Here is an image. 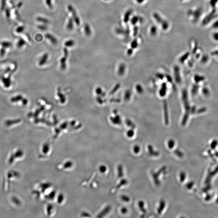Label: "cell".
<instances>
[{
	"label": "cell",
	"mask_w": 218,
	"mask_h": 218,
	"mask_svg": "<svg viewBox=\"0 0 218 218\" xmlns=\"http://www.w3.org/2000/svg\"><path fill=\"white\" fill-rule=\"evenodd\" d=\"M166 170V166H164L161 167L157 172L152 171V177L154 180V183L156 185H160V182L159 180V178L160 175L162 173L165 172Z\"/></svg>",
	"instance_id": "1"
},
{
	"label": "cell",
	"mask_w": 218,
	"mask_h": 218,
	"mask_svg": "<svg viewBox=\"0 0 218 218\" xmlns=\"http://www.w3.org/2000/svg\"><path fill=\"white\" fill-rule=\"evenodd\" d=\"M68 9L69 11L72 13L73 19L74 22H75L77 25H79L80 24V20L75 9L72 5H69L68 6Z\"/></svg>",
	"instance_id": "2"
},
{
	"label": "cell",
	"mask_w": 218,
	"mask_h": 218,
	"mask_svg": "<svg viewBox=\"0 0 218 218\" xmlns=\"http://www.w3.org/2000/svg\"><path fill=\"white\" fill-rule=\"evenodd\" d=\"M154 17L155 19L157 20V22L160 24H162V28L164 30H166L168 28V25L167 24L166 22H165L164 20L161 19L160 16L158 14L156 13H154Z\"/></svg>",
	"instance_id": "3"
},
{
	"label": "cell",
	"mask_w": 218,
	"mask_h": 218,
	"mask_svg": "<svg viewBox=\"0 0 218 218\" xmlns=\"http://www.w3.org/2000/svg\"><path fill=\"white\" fill-rule=\"evenodd\" d=\"M147 149H148V153L151 156L156 157V156H158L160 155L159 152L155 150L152 146L150 145H148Z\"/></svg>",
	"instance_id": "4"
},
{
	"label": "cell",
	"mask_w": 218,
	"mask_h": 218,
	"mask_svg": "<svg viewBox=\"0 0 218 218\" xmlns=\"http://www.w3.org/2000/svg\"><path fill=\"white\" fill-rule=\"evenodd\" d=\"M215 9H213V11L212 12H211L209 14H208V16H206V17L205 18V19L203 20V24H206V23H208L210 21L212 20L213 19V17H214V16L215 13Z\"/></svg>",
	"instance_id": "5"
},
{
	"label": "cell",
	"mask_w": 218,
	"mask_h": 218,
	"mask_svg": "<svg viewBox=\"0 0 218 218\" xmlns=\"http://www.w3.org/2000/svg\"><path fill=\"white\" fill-rule=\"evenodd\" d=\"M166 206V202L164 200H162L160 201L159 206L157 209L158 213L160 214L162 213Z\"/></svg>",
	"instance_id": "6"
},
{
	"label": "cell",
	"mask_w": 218,
	"mask_h": 218,
	"mask_svg": "<svg viewBox=\"0 0 218 218\" xmlns=\"http://www.w3.org/2000/svg\"><path fill=\"white\" fill-rule=\"evenodd\" d=\"M47 39L49 40V41L52 43L53 45H56L57 43V38H56L54 36L52 35L49 34V33H47L45 35Z\"/></svg>",
	"instance_id": "7"
},
{
	"label": "cell",
	"mask_w": 218,
	"mask_h": 218,
	"mask_svg": "<svg viewBox=\"0 0 218 218\" xmlns=\"http://www.w3.org/2000/svg\"><path fill=\"white\" fill-rule=\"evenodd\" d=\"M74 28V20L72 18H70L68 20L67 25V28L69 30H72Z\"/></svg>",
	"instance_id": "8"
},
{
	"label": "cell",
	"mask_w": 218,
	"mask_h": 218,
	"mask_svg": "<svg viewBox=\"0 0 218 218\" xmlns=\"http://www.w3.org/2000/svg\"><path fill=\"white\" fill-rule=\"evenodd\" d=\"M138 206L139 207L140 210L141 211L142 213L144 214H146L147 213V210L145 208V204L143 201H140L138 202Z\"/></svg>",
	"instance_id": "9"
},
{
	"label": "cell",
	"mask_w": 218,
	"mask_h": 218,
	"mask_svg": "<svg viewBox=\"0 0 218 218\" xmlns=\"http://www.w3.org/2000/svg\"><path fill=\"white\" fill-rule=\"evenodd\" d=\"M84 29H85V32L86 35L87 36H89L91 35V28L88 24H86L85 25L84 27Z\"/></svg>",
	"instance_id": "10"
},
{
	"label": "cell",
	"mask_w": 218,
	"mask_h": 218,
	"mask_svg": "<svg viewBox=\"0 0 218 218\" xmlns=\"http://www.w3.org/2000/svg\"><path fill=\"white\" fill-rule=\"evenodd\" d=\"M48 57V55L46 53L44 55L43 57H41V59L40 60V62H39V64L40 65H43L47 61Z\"/></svg>",
	"instance_id": "11"
},
{
	"label": "cell",
	"mask_w": 218,
	"mask_h": 218,
	"mask_svg": "<svg viewBox=\"0 0 218 218\" xmlns=\"http://www.w3.org/2000/svg\"><path fill=\"white\" fill-rule=\"evenodd\" d=\"M36 20L38 22L44 23V24H47L49 22V20L47 19L44 18V17H37Z\"/></svg>",
	"instance_id": "12"
},
{
	"label": "cell",
	"mask_w": 218,
	"mask_h": 218,
	"mask_svg": "<svg viewBox=\"0 0 218 218\" xmlns=\"http://www.w3.org/2000/svg\"><path fill=\"white\" fill-rule=\"evenodd\" d=\"M174 154L176 155L177 157L180 158H183L184 156L183 153L179 149H176L174 151Z\"/></svg>",
	"instance_id": "13"
},
{
	"label": "cell",
	"mask_w": 218,
	"mask_h": 218,
	"mask_svg": "<svg viewBox=\"0 0 218 218\" xmlns=\"http://www.w3.org/2000/svg\"><path fill=\"white\" fill-rule=\"evenodd\" d=\"M218 3V0H209V4L213 9L216 8Z\"/></svg>",
	"instance_id": "14"
},
{
	"label": "cell",
	"mask_w": 218,
	"mask_h": 218,
	"mask_svg": "<svg viewBox=\"0 0 218 218\" xmlns=\"http://www.w3.org/2000/svg\"><path fill=\"white\" fill-rule=\"evenodd\" d=\"M175 143L174 140L173 139H170L168 142V146L169 149H173L175 146Z\"/></svg>",
	"instance_id": "15"
},
{
	"label": "cell",
	"mask_w": 218,
	"mask_h": 218,
	"mask_svg": "<svg viewBox=\"0 0 218 218\" xmlns=\"http://www.w3.org/2000/svg\"><path fill=\"white\" fill-rule=\"evenodd\" d=\"M25 44H26V42L24 39L21 38H19V41L17 43V46H18V48H21Z\"/></svg>",
	"instance_id": "16"
},
{
	"label": "cell",
	"mask_w": 218,
	"mask_h": 218,
	"mask_svg": "<svg viewBox=\"0 0 218 218\" xmlns=\"http://www.w3.org/2000/svg\"><path fill=\"white\" fill-rule=\"evenodd\" d=\"M75 42L74 41L72 40H69L66 42H65V46H67V47H70V46H72L74 45Z\"/></svg>",
	"instance_id": "17"
},
{
	"label": "cell",
	"mask_w": 218,
	"mask_h": 218,
	"mask_svg": "<svg viewBox=\"0 0 218 218\" xmlns=\"http://www.w3.org/2000/svg\"><path fill=\"white\" fill-rule=\"evenodd\" d=\"M1 45L3 48H9L12 46V44L7 41H3L1 43Z\"/></svg>",
	"instance_id": "18"
},
{
	"label": "cell",
	"mask_w": 218,
	"mask_h": 218,
	"mask_svg": "<svg viewBox=\"0 0 218 218\" xmlns=\"http://www.w3.org/2000/svg\"><path fill=\"white\" fill-rule=\"evenodd\" d=\"M186 178V174L184 172H181L179 175V178H180V181L183 182L185 180Z\"/></svg>",
	"instance_id": "19"
},
{
	"label": "cell",
	"mask_w": 218,
	"mask_h": 218,
	"mask_svg": "<svg viewBox=\"0 0 218 218\" xmlns=\"http://www.w3.org/2000/svg\"><path fill=\"white\" fill-rule=\"evenodd\" d=\"M22 96H18L11 98V101L13 102H15L20 101V100H22Z\"/></svg>",
	"instance_id": "20"
},
{
	"label": "cell",
	"mask_w": 218,
	"mask_h": 218,
	"mask_svg": "<svg viewBox=\"0 0 218 218\" xmlns=\"http://www.w3.org/2000/svg\"><path fill=\"white\" fill-rule=\"evenodd\" d=\"M118 176L120 177H122L123 176V170L122 166H119L118 167Z\"/></svg>",
	"instance_id": "21"
},
{
	"label": "cell",
	"mask_w": 218,
	"mask_h": 218,
	"mask_svg": "<svg viewBox=\"0 0 218 218\" xmlns=\"http://www.w3.org/2000/svg\"><path fill=\"white\" fill-rule=\"evenodd\" d=\"M141 148L138 145H134L133 147V152L135 154H138L140 152Z\"/></svg>",
	"instance_id": "22"
},
{
	"label": "cell",
	"mask_w": 218,
	"mask_h": 218,
	"mask_svg": "<svg viewBox=\"0 0 218 218\" xmlns=\"http://www.w3.org/2000/svg\"><path fill=\"white\" fill-rule=\"evenodd\" d=\"M46 3L47 6L49 7V8H53V6L52 5V0H46Z\"/></svg>",
	"instance_id": "23"
},
{
	"label": "cell",
	"mask_w": 218,
	"mask_h": 218,
	"mask_svg": "<svg viewBox=\"0 0 218 218\" xmlns=\"http://www.w3.org/2000/svg\"><path fill=\"white\" fill-rule=\"evenodd\" d=\"M212 38L214 40L218 41V32H214L212 35Z\"/></svg>",
	"instance_id": "24"
},
{
	"label": "cell",
	"mask_w": 218,
	"mask_h": 218,
	"mask_svg": "<svg viewBox=\"0 0 218 218\" xmlns=\"http://www.w3.org/2000/svg\"><path fill=\"white\" fill-rule=\"evenodd\" d=\"M121 198H122L123 201H125V202H129L130 200V197L128 196H126V195H122V197H121Z\"/></svg>",
	"instance_id": "25"
},
{
	"label": "cell",
	"mask_w": 218,
	"mask_h": 218,
	"mask_svg": "<svg viewBox=\"0 0 218 218\" xmlns=\"http://www.w3.org/2000/svg\"><path fill=\"white\" fill-rule=\"evenodd\" d=\"M6 4V0H1V10H3L5 9Z\"/></svg>",
	"instance_id": "26"
},
{
	"label": "cell",
	"mask_w": 218,
	"mask_h": 218,
	"mask_svg": "<svg viewBox=\"0 0 218 218\" xmlns=\"http://www.w3.org/2000/svg\"><path fill=\"white\" fill-rule=\"evenodd\" d=\"M25 29V27L24 26H19L16 29V32L17 33H21L24 31Z\"/></svg>",
	"instance_id": "27"
},
{
	"label": "cell",
	"mask_w": 218,
	"mask_h": 218,
	"mask_svg": "<svg viewBox=\"0 0 218 218\" xmlns=\"http://www.w3.org/2000/svg\"><path fill=\"white\" fill-rule=\"evenodd\" d=\"M212 28L214 29H218V20L215 21V22L213 23L212 25Z\"/></svg>",
	"instance_id": "28"
},
{
	"label": "cell",
	"mask_w": 218,
	"mask_h": 218,
	"mask_svg": "<svg viewBox=\"0 0 218 218\" xmlns=\"http://www.w3.org/2000/svg\"><path fill=\"white\" fill-rule=\"evenodd\" d=\"M19 122H20V120H10V121H7L6 122V124H7V125H10V124H12L13 123H17Z\"/></svg>",
	"instance_id": "29"
},
{
	"label": "cell",
	"mask_w": 218,
	"mask_h": 218,
	"mask_svg": "<svg viewBox=\"0 0 218 218\" xmlns=\"http://www.w3.org/2000/svg\"><path fill=\"white\" fill-rule=\"evenodd\" d=\"M5 14L7 18H9V17H10V16H11V13H10V9H9L8 8H7L6 9Z\"/></svg>",
	"instance_id": "30"
},
{
	"label": "cell",
	"mask_w": 218,
	"mask_h": 218,
	"mask_svg": "<svg viewBox=\"0 0 218 218\" xmlns=\"http://www.w3.org/2000/svg\"><path fill=\"white\" fill-rule=\"evenodd\" d=\"M38 28L40 30H45L47 29V27L45 25H39L37 26Z\"/></svg>",
	"instance_id": "31"
},
{
	"label": "cell",
	"mask_w": 218,
	"mask_h": 218,
	"mask_svg": "<svg viewBox=\"0 0 218 218\" xmlns=\"http://www.w3.org/2000/svg\"><path fill=\"white\" fill-rule=\"evenodd\" d=\"M5 53V48L3 47V48L1 49L0 50V55L1 56H4Z\"/></svg>",
	"instance_id": "32"
},
{
	"label": "cell",
	"mask_w": 218,
	"mask_h": 218,
	"mask_svg": "<svg viewBox=\"0 0 218 218\" xmlns=\"http://www.w3.org/2000/svg\"><path fill=\"white\" fill-rule=\"evenodd\" d=\"M127 135L128 137H131L133 136L134 132L133 131H130L127 133Z\"/></svg>",
	"instance_id": "33"
},
{
	"label": "cell",
	"mask_w": 218,
	"mask_h": 218,
	"mask_svg": "<svg viewBox=\"0 0 218 218\" xmlns=\"http://www.w3.org/2000/svg\"><path fill=\"white\" fill-rule=\"evenodd\" d=\"M156 32H157V30H156V28L153 27L151 28V32L152 34L155 35V34L156 33Z\"/></svg>",
	"instance_id": "34"
},
{
	"label": "cell",
	"mask_w": 218,
	"mask_h": 218,
	"mask_svg": "<svg viewBox=\"0 0 218 218\" xmlns=\"http://www.w3.org/2000/svg\"><path fill=\"white\" fill-rule=\"evenodd\" d=\"M3 81L4 82H5V85H6L5 86L6 87H7V86H9V85H10V82L9 83V81L8 80H7V79H4L3 80Z\"/></svg>",
	"instance_id": "35"
},
{
	"label": "cell",
	"mask_w": 218,
	"mask_h": 218,
	"mask_svg": "<svg viewBox=\"0 0 218 218\" xmlns=\"http://www.w3.org/2000/svg\"><path fill=\"white\" fill-rule=\"evenodd\" d=\"M127 211H128V210H127V208L125 207H123V208H122V209H121V212L123 214H126V213H127Z\"/></svg>",
	"instance_id": "36"
},
{
	"label": "cell",
	"mask_w": 218,
	"mask_h": 218,
	"mask_svg": "<svg viewBox=\"0 0 218 218\" xmlns=\"http://www.w3.org/2000/svg\"><path fill=\"white\" fill-rule=\"evenodd\" d=\"M137 17H133V18L132 19V20H131V22H132V24H135V23H137Z\"/></svg>",
	"instance_id": "37"
},
{
	"label": "cell",
	"mask_w": 218,
	"mask_h": 218,
	"mask_svg": "<svg viewBox=\"0 0 218 218\" xmlns=\"http://www.w3.org/2000/svg\"><path fill=\"white\" fill-rule=\"evenodd\" d=\"M105 1H107V0H105Z\"/></svg>",
	"instance_id": "38"
}]
</instances>
